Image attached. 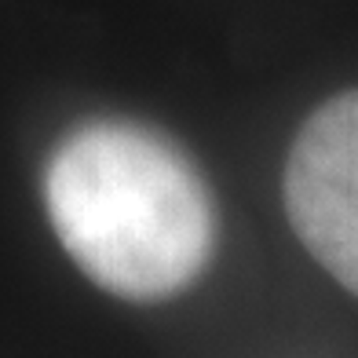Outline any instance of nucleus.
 I'll return each mask as SVG.
<instances>
[{
	"label": "nucleus",
	"mask_w": 358,
	"mask_h": 358,
	"mask_svg": "<svg viewBox=\"0 0 358 358\" xmlns=\"http://www.w3.org/2000/svg\"><path fill=\"white\" fill-rule=\"evenodd\" d=\"M44 208L62 249L121 300H169L216 252V205L201 169L136 121H88L55 146Z\"/></svg>",
	"instance_id": "f257e3e1"
},
{
	"label": "nucleus",
	"mask_w": 358,
	"mask_h": 358,
	"mask_svg": "<svg viewBox=\"0 0 358 358\" xmlns=\"http://www.w3.org/2000/svg\"><path fill=\"white\" fill-rule=\"evenodd\" d=\"M282 194L303 249L358 296V88L325 99L303 121Z\"/></svg>",
	"instance_id": "f03ea898"
}]
</instances>
